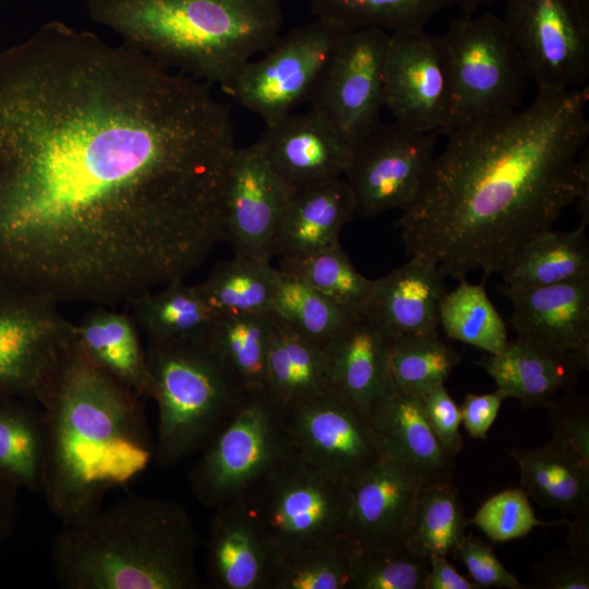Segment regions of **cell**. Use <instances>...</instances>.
I'll list each match as a JSON object with an SVG mask.
<instances>
[{"mask_svg":"<svg viewBox=\"0 0 589 589\" xmlns=\"http://www.w3.org/2000/svg\"><path fill=\"white\" fill-rule=\"evenodd\" d=\"M383 104L394 120L411 129L445 135L452 111V85L441 37L424 29L389 36Z\"/></svg>","mask_w":589,"mask_h":589,"instance_id":"16","label":"cell"},{"mask_svg":"<svg viewBox=\"0 0 589 589\" xmlns=\"http://www.w3.org/2000/svg\"><path fill=\"white\" fill-rule=\"evenodd\" d=\"M569 2L580 26L589 34V0H569Z\"/></svg>","mask_w":589,"mask_h":589,"instance_id":"51","label":"cell"},{"mask_svg":"<svg viewBox=\"0 0 589 589\" xmlns=\"http://www.w3.org/2000/svg\"><path fill=\"white\" fill-rule=\"evenodd\" d=\"M495 0H456L462 16H472L474 12L484 4H491Z\"/></svg>","mask_w":589,"mask_h":589,"instance_id":"52","label":"cell"},{"mask_svg":"<svg viewBox=\"0 0 589 589\" xmlns=\"http://www.w3.org/2000/svg\"><path fill=\"white\" fill-rule=\"evenodd\" d=\"M444 278L431 257L410 255L404 265L373 280L371 294L360 313L388 338L438 335Z\"/></svg>","mask_w":589,"mask_h":589,"instance_id":"22","label":"cell"},{"mask_svg":"<svg viewBox=\"0 0 589 589\" xmlns=\"http://www.w3.org/2000/svg\"><path fill=\"white\" fill-rule=\"evenodd\" d=\"M272 318L263 389L266 395L286 409L329 390L324 347L298 335L275 316Z\"/></svg>","mask_w":589,"mask_h":589,"instance_id":"29","label":"cell"},{"mask_svg":"<svg viewBox=\"0 0 589 589\" xmlns=\"http://www.w3.org/2000/svg\"><path fill=\"white\" fill-rule=\"evenodd\" d=\"M87 10L127 47L228 93L283 26L279 0H87Z\"/></svg>","mask_w":589,"mask_h":589,"instance_id":"5","label":"cell"},{"mask_svg":"<svg viewBox=\"0 0 589 589\" xmlns=\"http://www.w3.org/2000/svg\"><path fill=\"white\" fill-rule=\"evenodd\" d=\"M438 323L452 339L488 354L502 352L508 344L505 322L489 299L484 284L465 278L452 291H444L438 304Z\"/></svg>","mask_w":589,"mask_h":589,"instance_id":"35","label":"cell"},{"mask_svg":"<svg viewBox=\"0 0 589 589\" xmlns=\"http://www.w3.org/2000/svg\"><path fill=\"white\" fill-rule=\"evenodd\" d=\"M527 588L588 589L589 558L569 548L550 552L532 565Z\"/></svg>","mask_w":589,"mask_h":589,"instance_id":"46","label":"cell"},{"mask_svg":"<svg viewBox=\"0 0 589 589\" xmlns=\"http://www.w3.org/2000/svg\"><path fill=\"white\" fill-rule=\"evenodd\" d=\"M161 290L144 291L127 302L130 314L146 337L155 341L207 339L216 315L197 286L172 280Z\"/></svg>","mask_w":589,"mask_h":589,"instance_id":"30","label":"cell"},{"mask_svg":"<svg viewBox=\"0 0 589 589\" xmlns=\"http://www.w3.org/2000/svg\"><path fill=\"white\" fill-rule=\"evenodd\" d=\"M46 454V419L36 402L0 397V472L22 490L40 494Z\"/></svg>","mask_w":589,"mask_h":589,"instance_id":"32","label":"cell"},{"mask_svg":"<svg viewBox=\"0 0 589 589\" xmlns=\"http://www.w3.org/2000/svg\"><path fill=\"white\" fill-rule=\"evenodd\" d=\"M390 33L347 32L332 52L309 101L352 143L381 120L386 52Z\"/></svg>","mask_w":589,"mask_h":589,"instance_id":"15","label":"cell"},{"mask_svg":"<svg viewBox=\"0 0 589 589\" xmlns=\"http://www.w3.org/2000/svg\"><path fill=\"white\" fill-rule=\"evenodd\" d=\"M242 503L280 555L346 537L350 488L296 450Z\"/></svg>","mask_w":589,"mask_h":589,"instance_id":"9","label":"cell"},{"mask_svg":"<svg viewBox=\"0 0 589 589\" xmlns=\"http://www.w3.org/2000/svg\"><path fill=\"white\" fill-rule=\"evenodd\" d=\"M349 32L315 17L290 29L240 71L229 93L245 109L274 125L309 100L332 52Z\"/></svg>","mask_w":589,"mask_h":589,"instance_id":"11","label":"cell"},{"mask_svg":"<svg viewBox=\"0 0 589 589\" xmlns=\"http://www.w3.org/2000/svg\"><path fill=\"white\" fill-rule=\"evenodd\" d=\"M208 84L50 21L0 51V287L110 305L225 240L237 149Z\"/></svg>","mask_w":589,"mask_h":589,"instance_id":"1","label":"cell"},{"mask_svg":"<svg viewBox=\"0 0 589 589\" xmlns=\"http://www.w3.org/2000/svg\"><path fill=\"white\" fill-rule=\"evenodd\" d=\"M144 399L92 363L73 336L44 407L46 454L40 495L61 525L79 521L154 460Z\"/></svg>","mask_w":589,"mask_h":589,"instance_id":"3","label":"cell"},{"mask_svg":"<svg viewBox=\"0 0 589 589\" xmlns=\"http://www.w3.org/2000/svg\"><path fill=\"white\" fill-rule=\"evenodd\" d=\"M351 549L342 537L281 553L273 589H347Z\"/></svg>","mask_w":589,"mask_h":589,"instance_id":"42","label":"cell"},{"mask_svg":"<svg viewBox=\"0 0 589 589\" xmlns=\"http://www.w3.org/2000/svg\"><path fill=\"white\" fill-rule=\"evenodd\" d=\"M21 488L0 472V549L13 537L20 516Z\"/></svg>","mask_w":589,"mask_h":589,"instance_id":"50","label":"cell"},{"mask_svg":"<svg viewBox=\"0 0 589 589\" xmlns=\"http://www.w3.org/2000/svg\"><path fill=\"white\" fill-rule=\"evenodd\" d=\"M72 336L77 348L98 369L140 398H148L146 347L130 313L99 306L79 323H72Z\"/></svg>","mask_w":589,"mask_h":589,"instance_id":"26","label":"cell"},{"mask_svg":"<svg viewBox=\"0 0 589 589\" xmlns=\"http://www.w3.org/2000/svg\"><path fill=\"white\" fill-rule=\"evenodd\" d=\"M278 279L279 269L269 262L235 255L196 286L216 316L271 314Z\"/></svg>","mask_w":589,"mask_h":589,"instance_id":"33","label":"cell"},{"mask_svg":"<svg viewBox=\"0 0 589 589\" xmlns=\"http://www.w3.org/2000/svg\"><path fill=\"white\" fill-rule=\"evenodd\" d=\"M294 185L269 163L261 143L237 147L225 201V240L235 255L269 262Z\"/></svg>","mask_w":589,"mask_h":589,"instance_id":"17","label":"cell"},{"mask_svg":"<svg viewBox=\"0 0 589 589\" xmlns=\"http://www.w3.org/2000/svg\"><path fill=\"white\" fill-rule=\"evenodd\" d=\"M199 543L183 505L128 494L62 525L51 544L63 589H199Z\"/></svg>","mask_w":589,"mask_h":589,"instance_id":"4","label":"cell"},{"mask_svg":"<svg viewBox=\"0 0 589 589\" xmlns=\"http://www.w3.org/2000/svg\"><path fill=\"white\" fill-rule=\"evenodd\" d=\"M589 87L538 91L524 109L446 134L395 221L406 253L457 280L501 274L516 253L589 193Z\"/></svg>","mask_w":589,"mask_h":589,"instance_id":"2","label":"cell"},{"mask_svg":"<svg viewBox=\"0 0 589 589\" xmlns=\"http://www.w3.org/2000/svg\"><path fill=\"white\" fill-rule=\"evenodd\" d=\"M456 0H310L315 17L348 31L380 28L390 34L424 29L431 19Z\"/></svg>","mask_w":589,"mask_h":589,"instance_id":"36","label":"cell"},{"mask_svg":"<svg viewBox=\"0 0 589 589\" xmlns=\"http://www.w3.org/2000/svg\"><path fill=\"white\" fill-rule=\"evenodd\" d=\"M438 134L411 129L397 121H380L353 145L346 181L356 212L376 217L404 211L416 197L435 156Z\"/></svg>","mask_w":589,"mask_h":589,"instance_id":"12","label":"cell"},{"mask_svg":"<svg viewBox=\"0 0 589 589\" xmlns=\"http://www.w3.org/2000/svg\"><path fill=\"white\" fill-rule=\"evenodd\" d=\"M476 363L506 398H515L526 408H545L558 394L574 390L579 373L588 370L573 354L518 336L502 352Z\"/></svg>","mask_w":589,"mask_h":589,"instance_id":"24","label":"cell"},{"mask_svg":"<svg viewBox=\"0 0 589 589\" xmlns=\"http://www.w3.org/2000/svg\"><path fill=\"white\" fill-rule=\"evenodd\" d=\"M441 39L452 85L446 134L464 123L520 107L529 77L502 17L461 15Z\"/></svg>","mask_w":589,"mask_h":589,"instance_id":"8","label":"cell"},{"mask_svg":"<svg viewBox=\"0 0 589 589\" xmlns=\"http://www.w3.org/2000/svg\"><path fill=\"white\" fill-rule=\"evenodd\" d=\"M428 570L429 556L407 543L378 546L352 543L347 589H423Z\"/></svg>","mask_w":589,"mask_h":589,"instance_id":"41","label":"cell"},{"mask_svg":"<svg viewBox=\"0 0 589 589\" xmlns=\"http://www.w3.org/2000/svg\"><path fill=\"white\" fill-rule=\"evenodd\" d=\"M359 313L279 269L271 314L303 338L324 347Z\"/></svg>","mask_w":589,"mask_h":589,"instance_id":"37","label":"cell"},{"mask_svg":"<svg viewBox=\"0 0 589 589\" xmlns=\"http://www.w3.org/2000/svg\"><path fill=\"white\" fill-rule=\"evenodd\" d=\"M423 589H482L459 574L446 556L430 554Z\"/></svg>","mask_w":589,"mask_h":589,"instance_id":"49","label":"cell"},{"mask_svg":"<svg viewBox=\"0 0 589 589\" xmlns=\"http://www.w3.org/2000/svg\"><path fill=\"white\" fill-rule=\"evenodd\" d=\"M505 399V395L497 388L486 394H467L459 408L461 423L467 433L473 438L486 440Z\"/></svg>","mask_w":589,"mask_h":589,"instance_id":"48","label":"cell"},{"mask_svg":"<svg viewBox=\"0 0 589 589\" xmlns=\"http://www.w3.org/2000/svg\"><path fill=\"white\" fill-rule=\"evenodd\" d=\"M509 455L519 467L521 489L540 507L589 516V464L574 450L551 438Z\"/></svg>","mask_w":589,"mask_h":589,"instance_id":"28","label":"cell"},{"mask_svg":"<svg viewBox=\"0 0 589 589\" xmlns=\"http://www.w3.org/2000/svg\"><path fill=\"white\" fill-rule=\"evenodd\" d=\"M370 418L387 454L416 468L425 484L450 482L455 456L432 431L418 396L395 390L373 407Z\"/></svg>","mask_w":589,"mask_h":589,"instance_id":"27","label":"cell"},{"mask_svg":"<svg viewBox=\"0 0 589 589\" xmlns=\"http://www.w3.org/2000/svg\"><path fill=\"white\" fill-rule=\"evenodd\" d=\"M273 333L271 314L216 316L207 341L248 394L264 389Z\"/></svg>","mask_w":589,"mask_h":589,"instance_id":"34","label":"cell"},{"mask_svg":"<svg viewBox=\"0 0 589 589\" xmlns=\"http://www.w3.org/2000/svg\"><path fill=\"white\" fill-rule=\"evenodd\" d=\"M206 572L218 589H273L279 555L243 503L213 509Z\"/></svg>","mask_w":589,"mask_h":589,"instance_id":"21","label":"cell"},{"mask_svg":"<svg viewBox=\"0 0 589 589\" xmlns=\"http://www.w3.org/2000/svg\"><path fill=\"white\" fill-rule=\"evenodd\" d=\"M568 520L539 519L521 488H510L490 496L469 519L493 542H508L527 536L536 527L567 525Z\"/></svg>","mask_w":589,"mask_h":589,"instance_id":"43","label":"cell"},{"mask_svg":"<svg viewBox=\"0 0 589 589\" xmlns=\"http://www.w3.org/2000/svg\"><path fill=\"white\" fill-rule=\"evenodd\" d=\"M460 356L438 335L388 338V366L395 390L421 396L445 384Z\"/></svg>","mask_w":589,"mask_h":589,"instance_id":"38","label":"cell"},{"mask_svg":"<svg viewBox=\"0 0 589 589\" xmlns=\"http://www.w3.org/2000/svg\"><path fill=\"white\" fill-rule=\"evenodd\" d=\"M71 338L58 302L0 287V397L46 407Z\"/></svg>","mask_w":589,"mask_h":589,"instance_id":"10","label":"cell"},{"mask_svg":"<svg viewBox=\"0 0 589 589\" xmlns=\"http://www.w3.org/2000/svg\"><path fill=\"white\" fill-rule=\"evenodd\" d=\"M328 387L370 416L395 392L388 366V337L357 314L324 346Z\"/></svg>","mask_w":589,"mask_h":589,"instance_id":"23","label":"cell"},{"mask_svg":"<svg viewBox=\"0 0 589 589\" xmlns=\"http://www.w3.org/2000/svg\"><path fill=\"white\" fill-rule=\"evenodd\" d=\"M424 417L444 448L456 456L464 448L459 428V407L445 384L437 385L419 396Z\"/></svg>","mask_w":589,"mask_h":589,"instance_id":"47","label":"cell"},{"mask_svg":"<svg viewBox=\"0 0 589 589\" xmlns=\"http://www.w3.org/2000/svg\"><path fill=\"white\" fill-rule=\"evenodd\" d=\"M278 269L356 312H361L373 287V280L358 272L340 244L308 255L284 256Z\"/></svg>","mask_w":589,"mask_h":589,"instance_id":"40","label":"cell"},{"mask_svg":"<svg viewBox=\"0 0 589 589\" xmlns=\"http://www.w3.org/2000/svg\"><path fill=\"white\" fill-rule=\"evenodd\" d=\"M502 20L538 91L587 85L589 34L569 0H505Z\"/></svg>","mask_w":589,"mask_h":589,"instance_id":"14","label":"cell"},{"mask_svg":"<svg viewBox=\"0 0 589 589\" xmlns=\"http://www.w3.org/2000/svg\"><path fill=\"white\" fill-rule=\"evenodd\" d=\"M259 142L275 170L294 187L341 178L352 151L346 135L311 107L266 128Z\"/></svg>","mask_w":589,"mask_h":589,"instance_id":"20","label":"cell"},{"mask_svg":"<svg viewBox=\"0 0 589 589\" xmlns=\"http://www.w3.org/2000/svg\"><path fill=\"white\" fill-rule=\"evenodd\" d=\"M423 485L416 468L387 454L349 485L346 537L356 545L406 544Z\"/></svg>","mask_w":589,"mask_h":589,"instance_id":"18","label":"cell"},{"mask_svg":"<svg viewBox=\"0 0 589 589\" xmlns=\"http://www.w3.org/2000/svg\"><path fill=\"white\" fill-rule=\"evenodd\" d=\"M146 341L148 397L158 411L154 460L173 467L199 454L248 393L207 339Z\"/></svg>","mask_w":589,"mask_h":589,"instance_id":"6","label":"cell"},{"mask_svg":"<svg viewBox=\"0 0 589 589\" xmlns=\"http://www.w3.org/2000/svg\"><path fill=\"white\" fill-rule=\"evenodd\" d=\"M284 412L296 450L347 485L357 482L387 455L370 416L330 389Z\"/></svg>","mask_w":589,"mask_h":589,"instance_id":"13","label":"cell"},{"mask_svg":"<svg viewBox=\"0 0 589 589\" xmlns=\"http://www.w3.org/2000/svg\"><path fill=\"white\" fill-rule=\"evenodd\" d=\"M586 227L548 230L527 242L501 273L505 287L532 288L589 276Z\"/></svg>","mask_w":589,"mask_h":589,"instance_id":"31","label":"cell"},{"mask_svg":"<svg viewBox=\"0 0 589 589\" xmlns=\"http://www.w3.org/2000/svg\"><path fill=\"white\" fill-rule=\"evenodd\" d=\"M468 525L469 519L452 481L425 484L418 496L407 544L425 556L447 557L454 554Z\"/></svg>","mask_w":589,"mask_h":589,"instance_id":"39","label":"cell"},{"mask_svg":"<svg viewBox=\"0 0 589 589\" xmlns=\"http://www.w3.org/2000/svg\"><path fill=\"white\" fill-rule=\"evenodd\" d=\"M453 555L460 560L472 581L482 589H526L497 558L492 546L472 533H465Z\"/></svg>","mask_w":589,"mask_h":589,"instance_id":"45","label":"cell"},{"mask_svg":"<svg viewBox=\"0 0 589 589\" xmlns=\"http://www.w3.org/2000/svg\"><path fill=\"white\" fill-rule=\"evenodd\" d=\"M545 408L551 438L567 446L589 464L588 397L569 390L554 398Z\"/></svg>","mask_w":589,"mask_h":589,"instance_id":"44","label":"cell"},{"mask_svg":"<svg viewBox=\"0 0 589 589\" xmlns=\"http://www.w3.org/2000/svg\"><path fill=\"white\" fill-rule=\"evenodd\" d=\"M518 337L573 354L589 368V276L532 288L502 286Z\"/></svg>","mask_w":589,"mask_h":589,"instance_id":"19","label":"cell"},{"mask_svg":"<svg viewBox=\"0 0 589 589\" xmlns=\"http://www.w3.org/2000/svg\"><path fill=\"white\" fill-rule=\"evenodd\" d=\"M293 452L284 409L264 390L250 393L199 453L191 491L211 509L242 503Z\"/></svg>","mask_w":589,"mask_h":589,"instance_id":"7","label":"cell"},{"mask_svg":"<svg viewBox=\"0 0 589 589\" xmlns=\"http://www.w3.org/2000/svg\"><path fill=\"white\" fill-rule=\"evenodd\" d=\"M356 214L352 192L341 178L294 187L275 255L302 256L338 245L340 231Z\"/></svg>","mask_w":589,"mask_h":589,"instance_id":"25","label":"cell"}]
</instances>
